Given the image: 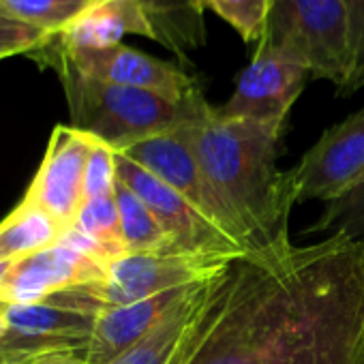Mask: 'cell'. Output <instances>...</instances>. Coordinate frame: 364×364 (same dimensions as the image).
<instances>
[{
  "mask_svg": "<svg viewBox=\"0 0 364 364\" xmlns=\"http://www.w3.org/2000/svg\"><path fill=\"white\" fill-rule=\"evenodd\" d=\"M28 364H33V362H28Z\"/></svg>",
  "mask_w": 364,
  "mask_h": 364,
  "instance_id": "1f68e13d",
  "label": "cell"
},
{
  "mask_svg": "<svg viewBox=\"0 0 364 364\" xmlns=\"http://www.w3.org/2000/svg\"><path fill=\"white\" fill-rule=\"evenodd\" d=\"M11 264H14V262H0V287H3V281H5V277H7Z\"/></svg>",
  "mask_w": 364,
  "mask_h": 364,
  "instance_id": "83f0119b",
  "label": "cell"
},
{
  "mask_svg": "<svg viewBox=\"0 0 364 364\" xmlns=\"http://www.w3.org/2000/svg\"><path fill=\"white\" fill-rule=\"evenodd\" d=\"M9 56H16L11 50H7V48H3V46H0V60H3V58H9Z\"/></svg>",
  "mask_w": 364,
  "mask_h": 364,
  "instance_id": "f546056e",
  "label": "cell"
},
{
  "mask_svg": "<svg viewBox=\"0 0 364 364\" xmlns=\"http://www.w3.org/2000/svg\"><path fill=\"white\" fill-rule=\"evenodd\" d=\"M56 50L84 75L129 88H141L169 99H189L204 92L198 77L169 60L154 58L146 52L114 46L105 50Z\"/></svg>",
  "mask_w": 364,
  "mask_h": 364,
  "instance_id": "8fae6325",
  "label": "cell"
},
{
  "mask_svg": "<svg viewBox=\"0 0 364 364\" xmlns=\"http://www.w3.org/2000/svg\"><path fill=\"white\" fill-rule=\"evenodd\" d=\"M234 259L189 253H129L107 266V279L90 283L105 309L133 304L163 291L185 289L217 279Z\"/></svg>",
  "mask_w": 364,
  "mask_h": 364,
  "instance_id": "8992f818",
  "label": "cell"
},
{
  "mask_svg": "<svg viewBox=\"0 0 364 364\" xmlns=\"http://www.w3.org/2000/svg\"><path fill=\"white\" fill-rule=\"evenodd\" d=\"M67 230L39 206L22 204L0 223V262H18L60 242Z\"/></svg>",
  "mask_w": 364,
  "mask_h": 364,
  "instance_id": "ac0fdd59",
  "label": "cell"
},
{
  "mask_svg": "<svg viewBox=\"0 0 364 364\" xmlns=\"http://www.w3.org/2000/svg\"><path fill=\"white\" fill-rule=\"evenodd\" d=\"M33 364H84L75 353H52L35 360Z\"/></svg>",
  "mask_w": 364,
  "mask_h": 364,
  "instance_id": "4316f807",
  "label": "cell"
},
{
  "mask_svg": "<svg viewBox=\"0 0 364 364\" xmlns=\"http://www.w3.org/2000/svg\"><path fill=\"white\" fill-rule=\"evenodd\" d=\"M309 69L347 97L355 86V54L345 0H272L264 35L255 46Z\"/></svg>",
  "mask_w": 364,
  "mask_h": 364,
  "instance_id": "277c9868",
  "label": "cell"
},
{
  "mask_svg": "<svg viewBox=\"0 0 364 364\" xmlns=\"http://www.w3.org/2000/svg\"><path fill=\"white\" fill-rule=\"evenodd\" d=\"M217 279L191 287L152 332L112 364H185L200 336Z\"/></svg>",
  "mask_w": 364,
  "mask_h": 364,
  "instance_id": "5bb4252c",
  "label": "cell"
},
{
  "mask_svg": "<svg viewBox=\"0 0 364 364\" xmlns=\"http://www.w3.org/2000/svg\"><path fill=\"white\" fill-rule=\"evenodd\" d=\"M200 3L204 9L228 22L245 43L257 46L266 28L272 0H200Z\"/></svg>",
  "mask_w": 364,
  "mask_h": 364,
  "instance_id": "7402d4cb",
  "label": "cell"
},
{
  "mask_svg": "<svg viewBox=\"0 0 364 364\" xmlns=\"http://www.w3.org/2000/svg\"><path fill=\"white\" fill-rule=\"evenodd\" d=\"M9 332V326H7V319H5V311H0V336H5Z\"/></svg>",
  "mask_w": 364,
  "mask_h": 364,
  "instance_id": "f1b7e54d",
  "label": "cell"
},
{
  "mask_svg": "<svg viewBox=\"0 0 364 364\" xmlns=\"http://www.w3.org/2000/svg\"><path fill=\"white\" fill-rule=\"evenodd\" d=\"M152 26V41L167 48L182 65L189 54L204 48V7L200 0H139Z\"/></svg>",
  "mask_w": 364,
  "mask_h": 364,
  "instance_id": "e0dca14e",
  "label": "cell"
},
{
  "mask_svg": "<svg viewBox=\"0 0 364 364\" xmlns=\"http://www.w3.org/2000/svg\"><path fill=\"white\" fill-rule=\"evenodd\" d=\"M114 198L120 215L127 253H176L167 232L148 210V206L116 178Z\"/></svg>",
  "mask_w": 364,
  "mask_h": 364,
  "instance_id": "d6986e66",
  "label": "cell"
},
{
  "mask_svg": "<svg viewBox=\"0 0 364 364\" xmlns=\"http://www.w3.org/2000/svg\"><path fill=\"white\" fill-rule=\"evenodd\" d=\"M99 313L71 309L54 302L7 304L5 319L9 330L50 338L63 345L69 353H80L90 343Z\"/></svg>",
  "mask_w": 364,
  "mask_h": 364,
  "instance_id": "2e32d148",
  "label": "cell"
},
{
  "mask_svg": "<svg viewBox=\"0 0 364 364\" xmlns=\"http://www.w3.org/2000/svg\"><path fill=\"white\" fill-rule=\"evenodd\" d=\"M127 35L152 39V26L139 0H99L58 35V46L65 50H105L120 46Z\"/></svg>",
  "mask_w": 364,
  "mask_h": 364,
  "instance_id": "9a60e30c",
  "label": "cell"
},
{
  "mask_svg": "<svg viewBox=\"0 0 364 364\" xmlns=\"http://www.w3.org/2000/svg\"><path fill=\"white\" fill-rule=\"evenodd\" d=\"M309 77L311 73L302 65L255 50L249 67L238 73L232 97L223 105H215V112L221 118L287 129L289 112Z\"/></svg>",
  "mask_w": 364,
  "mask_h": 364,
  "instance_id": "9c48e42d",
  "label": "cell"
},
{
  "mask_svg": "<svg viewBox=\"0 0 364 364\" xmlns=\"http://www.w3.org/2000/svg\"><path fill=\"white\" fill-rule=\"evenodd\" d=\"M191 287L163 291L133 304L101 311L90 343L75 355L84 364H112L131 347H135L148 332H152L167 317V313L189 294Z\"/></svg>",
  "mask_w": 364,
  "mask_h": 364,
  "instance_id": "4fadbf2b",
  "label": "cell"
},
{
  "mask_svg": "<svg viewBox=\"0 0 364 364\" xmlns=\"http://www.w3.org/2000/svg\"><path fill=\"white\" fill-rule=\"evenodd\" d=\"M349 20H351V39L355 54V86H364V0H345Z\"/></svg>",
  "mask_w": 364,
  "mask_h": 364,
  "instance_id": "484cf974",
  "label": "cell"
},
{
  "mask_svg": "<svg viewBox=\"0 0 364 364\" xmlns=\"http://www.w3.org/2000/svg\"><path fill=\"white\" fill-rule=\"evenodd\" d=\"M180 131L247 232L251 253L279 251L291 245L287 223L296 202L285 171L277 167L285 129L221 118L213 105L204 120Z\"/></svg>",
  "mask_w": 364,
  "mask_h": 364,
  "instance_id": "7a4b0ae2",
  "label": "cell"
},
{
  "mask_svg": "<svg viewBox=\"0 0 364 364\" xmlns=\"http://www.w3.org/2000/svg\"><path fill=\"white\" fill-rule=\"evenodd\" d=\"M114 187H116V150H112L109 146L97 139L86 165V178H84L86 202L95 198L112 196Z\"/></svg>",
  "mask_w": 364,
  "mask_h": 364,
  "instance_id": "cb8c5ba5",
  "label": "cell"
},
{
  "mask_svg": "<svg viewBox=\"0 0 364 364\" xmlns=\"http://www.w3.org/2000/svg\"><path fill=\"white\" fill-rule=\"evenodd\" d=\"M120 154L129 156L131 161L161 178L165 185L189 200L206 219H210L217 228H221L251 253V240L247 232L242 230L240 221L221 198V193L215 189L182 131L144 139L135 146H129Z\"/></svg>",
  "mask_w": 364,
  "mask_h": 364,
  "instance_id": "ba28073f",
  "label": "cell"
},
{
  "mask_svg": "<svg viewBox=\"0 0 364 364\" xmlns=\"http://www.w3.org/2000/svg\"><path fill=\"white\" fill-rule=\"evenodd\" d=\"M105 279L107 264L71 247L54 245L11 264L0 287V300L7 304H35L60 289Z\"/></svg>",
  "mask_w": 364,
  "mask_h": 364,
  "instance_id": "7c38bea8",
  "label": "cell"
},
{
  "mask_svg": "<svg viewBox=\"0 0 364 364\" xmlns=\"http://www.w3.org/2000/svg\"><path fill=\"white\" fill-rule=\"evenodd\" d=\"M185 364H364V238L234 259Z\"/></svg>",
  "mask_w": 364,
  "mask_h": 364,
  "instance_id": "6da1fadb",
  "label": "cell"
},
{
  "mask_svg": "<svg viewBox=\"0 0 364 364\" xmlns=\"http://www.w3.org/2000/svg\"><path fill=\"white\" fill-rule=\"evenodd\" d=\"M73 228L86 234L88 238H92L107 253L112 262L129 255L114 193L84 202Z\"/></svg>",
  "mask_w": 364,
  "mask_h": 364,
  "instance_id": "44dd1931",
  "label": "cell"
},
{
  "mask_svg": "<svg viewBox=\"0 0 364 364\" xmlns=\"http://www.w3.org/2000/svg\"><path fill=\"white\" fill-rule=\"evenodd\" d=\"M304 234H341L353 240L364 238V182L345 198L326 204L319 219L304 230Z\"/></svg>",
  "mask_w": 364,
  "mask_h": 364,
  "instance_id": "603a6c76",
  "label": "cell"
},
{
  "mask_svg": "<svg viewBox=\"0 0 364 364\" xmlns=\"http://www.w3.org/2000/svg\"><path fill=\"white\" fill-rule=\"evenodd\" d=\"M52 65L67 95L71 127L116 152L144 139L180 131L213 112L204 92L189 99H169L159 92L92 80L80 73L58 50Z\"/></svg>",
  "mask_w": 364,
  "mask_h": 364,
  "instance_id": "3957f363",
  "label": "cell"
},
{
  "mask_svg": "<svg viewBox=\"0 0 364 364\" xmlns=\"http://www.w3.org/2000/svg\"><path fill=\"white\" fill-rule=\"evenodd\" d=\"M52 39L54 37H50L48 33L35 26H28L7 16H0V46L11 50L16 56L33 50H46L52 43Z\"/></svg>",
  "mask_w": 364,
  "mask_h": 364,
  "instance_id": "d4e9b609",
  "label": "cell"
},
{
  "mask_svg": "<svg viewBox=\"0 0 364 364\" xmlns=\"http://www.w3.org/2000/svg\"><path fill=\"white\" fill-rule=\"evenodd\" d=\"M116 178L148 206L167 232L176 253L223 259H238L249 253L240 242L206 219L189 200L120 152H116Z\"/></svg>",
  "mask_w": 364,
  "mask_h": 364,
  "instance_id": "5b68a950",
  "label": "cell"
},
{
  "mask_svg": "<svg viewBox=\"0 0 364 364\" xmlns=\"http://www.w3.org/2000/svg\"><path fill=\"white\" fill-rule=\"evenodd\" d=\"M99 0H0V14L58 37Z\"/></svg>",
  "mask_w": 364,
  "mask_h": 364,
  "instance_id": "ffe728a7",
  "label": "cell"
},
{
  "mask_svg": "<svg viewBox=\"0 0 364 364\" xmlns=\"http://www.w3.org/2000/svg\"><path fill=\"white\" fill-rule=\"evenodd\" d=\"M7 309V302H3V300H0V311H5Z\"/></svg>",
  "mask_w": 364,
  "mask_h": 364,
  "instance_id": "4dcf8cb0",
  "label": "cell"
},
{
  "mask_svg": "<svg viewBox=\"0 0 364 364\" xmlns=\"http://www.w3.org/2000/svg\"><path fill=\"white\" fill-rule=\"evenodd\" d=\"M296 204L336 202L364 182V109L347 116L304 152L300 163L285 171Z\"/></svg>",
  "mask_w": 364,
  "mask_h": 364,
  "instance_id": "52a82bcc",
  "label": "cell"
},
{
  "mask_svg": "<svg viewBox=\"0 0 364 364\" xmlns=\"http://www.w3.org/2000/svg\"><path fill=\"white\" fill-rule=\"evenodd\" d=\"M95 141L71 124H56L41 167L24 196L26 202L46 210L65 230L73 228L86 202L84 178Z\"/></svg>",
  "mask_w": 364,
  "mask_h": 364,
  "instance_id": "30bf717a",
  "label": "cell"
}]
</instances>
